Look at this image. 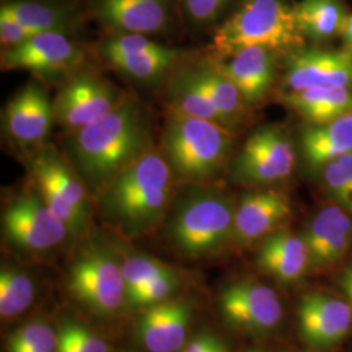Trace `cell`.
<instances>
[{
  "label": "cell",
  "mask_w": 352,
  "mask_h": 352,
  "mask_svg": "<svg viewBox=\"0 0 352 352\" xmlns=\"http://www.w3.org/2000/svg\"><path fill=\"white\" fill-rule=\"evenodd\" d=\"M68 289L96 315L113 316L126 298L123 266L116 253L106 244L87 243L71 265Z\"/></svg>",
  "instance_id": "obj_7"
},
{
  "label": "cell",
  "mask_w": 352,
  "mask_h": 352,
  "mask_svg": "<svg viewBox=\"0 0 352 352\" xmlns=\"http://www.w3.org/2000/svg\"><path fill=\"white\" fill-rule=\"evenodd\" d=\"M63 145L64 157L87 188L101 190L154 146L151 113L141 102L126 94L111 113L69 132Z\"/></svg>",
  "instance_id": "obj_1"
},
{
  "label": "cell",
  "mask_w": 352,
  "mask_h": 352,
  "mask_svg": "<svg viewBox=\"0 0 352 352\" xmlns=\"http://www.w3.org/2000/svg\"><path fill=\"white\" fill-rule=\"evenodd\" d=\"M0 12L10 14L36 33L74 34L90 19L87 0H4Z\"/></svg>",
  "instance_id": "obj_20"
},
{
  "label": "cell",
  "mask_w": 352,
  "mask_h": 352,
  "mask_svg": "<svg viewBox=\"0 0 352 352\" xmlns=\"http://www.w3.org/2000/svg\"><path fill=\"white\" fill-rule=\"evenodd\" d=\"M38 33L23 25L7 13L0 12V42L3 50L23 45Z\"/></svg>",
  "instance_id": "obj_36"
},
{
  "label": "cell",
  "mask_w": 352,
  "mask_h": 352,
  "mask_svg": "<svg viewBox=\"0 0 352 352\" xmlns=\"http://www.w3.org/2000/svg\"><path fill=\"white\" fill-rule=\"evenodd\" d=\"M3 231L13 245L32 252L51 250L69 234L36 188L28 189L8 204L3 213Z\"/></svg>",
  "instance_id": "obj_12"
},
{
  "label": "cell",
  "mask_w": 352,
  "mask_h": 352,
  "mask_svg": "<svg viewBox=\"0 0 352 352\" xmlns=\"http://www.w3.org/2000/svg\"><path fill=\"white\" fill-rule=\"evenodd\" d=\"M124 96L97 72L77 69L52 101L55 122L75 132L111 113Z\"/></svg>",
  "instance_id": "obj_9"
},
{
  "label": "cell",
  "mask_w": 352,
  "mask_h": 352,
  "mask_svg": "<svg viewBox=\"0 0 352 352\" xmlns=\"http://www.w3.org/2000/svg\"><path fill=\"white\" fill-rule=\"evenodd\" d=\"M234 0H176L180 19L192 29L217 26Z\"/></svg>",
  "instance_id": "obj_32"
},
{
  "label": "cell",
  "mask_w": 352,
  "mask_h": 352,
  "mask_svg": "<svg viewBox=\"0 0 352 352\" xmlns=\"http://www.w3.org/2000/svg\"><path fill=\"white\" fill-rule=\"evenodd\" d=\"M351 215L340 205H330L311 219L302 235L311 267L324 269L344 258L352 243Z\"/></svg>",
  "instance_id": "obj_19"
},
{
  "label": "cell",
  "mask_w": 352,
  "mask_h": 352,
  "mask_svg": "<svg viewBox=\"0 0 352 352\" xmlns=\"http://www.w3.org/2000/svg\"><path fill=\"white\" fill-rule=\"evenodd\" d=\"M34 299L32 279L12 267L0 270V315L10 318L21 315Z\"/></svg>",
  "instance_id": "obj_29"
},
{
  "label": "cell",
  "mask_w": 352,
  "mask_h": 352,
  "mask_svg": "<svg viewBox=\"0 0 352 352\" xmlns=\"http://www.w3.org/2000/svg\"><path fill=\"white\" fill-rule=\"evenodd\" d=\"M179 283L176 273L157 278L146 283L145 286L136 289L133 294L126 296V304L129 308L151 307L164 302L175 291Z\"/></svg>",
  "instance_id": "obj_35"
},
{
  "label": "cell",
  "mask_w": 352,
  "mask_h": 352,
  "mask_svg": "<svg viewBox=\"0 0 352 352\" xmlns=\"http://www.w3.org/2000/svg\"><path fill=\"white\" fill-rule=\"evenodd\" d=\"M122 266L126 280V296L157 278L175 273L170 265L151 256L132 252H128L124 256Z\"/></svg>",
  "instance_id": "obj_31"
},
{
  "label": "cell",
  "mask_w": 352,
  "mask_h": 352,
  "mask_svg": "<svg viewBox=\"0 0 352 352\" xmlns=\"http://www.w3.org/2000/svg\"><path fill=\"white\" fill-rule=\"evenodd\" d=\"M340 36H342L343 41H344L346 49L352 51V13L351 14H347Z\"/></svg>",
  "instance_id": "obj_38"
},
{
  "label": "cell",
  "mask_w": 352,
  "mask_h": 352,
  "mask_svg": "<svg viewBox=\"0 0 352 352\" xmlns=\"http://www.w3.org/2000/svg\"><path fill=\"white\" fill-rule=\"evenodd\" d=\"M292 212L289 196L277 189H258L241 195L235 208L234 238L248 245L277 231Z\"/></svg>",
  "instance_id": "obj_18"
},
{
  "label": "cell",
  "mask_w": 352,
  "mask_h": 352,
  "mask_svg": "<svg viewBox=\"0 0 352 352\" xmlns=\"http://www.w3.org/2000/svg\"><path fill=\"white\" fill-rule=\"evenodd\" d=\"M84 60V50L74 34L42 32L23 45L1 52L3 69H24L38 76L72 75Z\"/></svg>",
  "instance_id": "obj_13"
},
{
  "label": "cell",
  "mask_w": 352,
  "mask_h": 352,
  "mask_svg": "<svg viewBox=\"0 0 352 352\" xmlns=\"http://www.w3.org/2000/svg\"><path fill=\"white\" fill-rule=\"evenodd\" d=\"M190 320L187 302L151 305L140 318L138 334L149 352H176L186 342Z\"/></svg>",
  "instance_id": "obj_22"
},
{
  "label": "cell",
  "mask_w": 352,
  "mask_h": 352,
  "mask_svg": "<svg viewBox=\"0 0 352 352\" xmlns=\"http://www.w3.org/2000/svg\"><path fill=\"white\" fill-rule=\"evenodd\" d=\"M55 122L52 101L36 81L17 91L4 109V129L19 145L36 148L49 138Z\"/></svg>",
  "instance_id": "obj_15"
},
{
  "label": "cell",
  "mask_w": 352,
  "mask_h": 352,
  "mask_svg": "<svg viewBox=\"0 0 352 352\" xmlns=\"http://www.w3.org/2000/svg\"><path fill=\"white\" fill-rule=\"evenodd\" d=\"M260 269L283 285L298 282L311 267L304 236L277 230L265 236L257 253Z\"/></svg>",
  "instance_id": "obj_23"
},
{
  "label": "cell",
  "mask_w": 352,
  "mask_h": 352,
  "mask_svg": "<svg viewBox=\"0 0 352 352\" xmlns=\"http://www.w3.org/2000/svg\"><path fill=\"white\" fill-rule=\"evenodd\" d=\"M320 173L327 195L340 208L352 214V153L325 164Z\"/></svg>",
  "instance_id": "obj_30"
},
{
  "label": "cell",
  "mask_w": 352,
  "mask_h": 352,
  "mask_svg": "<svg viewBox=\"0 0 352 352\" xmlns=\"http://www.w3.org/2000/svg\"><path fill=\"white\" fill-rule=\"evenodd\" d=\"M295 16L302 36L318 43L342 34L347 17L342 0H300Z\"/></svg>",
  "instance_id": "obj_28"
},
{
  "label": "cell",
  "mask_w": 352,
  "mask_h": 352,
  "mask_svg": "<svg viewBox=\"0 0 352 352\" xmlns=\"http://www.w3.org/2000/svg\"><path fill=\"white\" fill-rule=\"evenodd\" d=\"M234 142L232 129L170 110L162 136V154L175 177L187 183H204L230 164Z\"/></svg>",
  "instance_id": "obj_5"
},
{
  "label": "cell",
  "mask_w": 352,
  "mask_h": 352,
  "mask_svg": "<svg viewBox=\"0 0 352 352\" xmlns=\"http://www.w3.org/2000/svg\"><path fill=\"white\" fill-rule=\"evenodd\" d=\"M58 352H110L104 340L87 327L65 321L58 333Z\"/></svg>",
  "instance_id": "obj_34"
},
{
  "label": "cell",
  "mask_w": 352,
  "mask_h": 352,
  "mask_svg": "<svg viewBox=\"0 0 352 352\" xmlns=\"http://www.w3.org/2000/svg\"><path fill=\"white\" fill-rule=\"evenodd\" d=\"M87 7L106 34H166L180 17L176 0H87Z\"/></svg>",
  "instance_id": "obj_11"
},
{
  "label": "cell",
  "mask_w": 352,
  "mask_h": 352,
  "mask_svg": "<svg viewBox=\"0 0 352 352\" xmlns=\"http://www.w3.org/2000/svg\"><path fill=\"white\" fill-rule=\"evenodd\" d=\"M304 162L318 171L352 153V111L324 124H309L300 139Z\"/></svg>",
  "instance_id": "obj_24"
},
{
  "label": "cell",
  "mask_w": 352,
  "mask_h": 352,
  "mask_svg": "<svg viewBox=\"0 0 352 352\" xmlns=\"http://www.w3.org/2000/svg\"><path fill=\"white\" fill-rule=\"evenodd\" d=\"M189 68L213 101L226 126L234 131L243 122L247 106L239 89L217 67L214 60H202L189 65Z\"/></svg>",
  "instance_id": "obj_26"
},
{
  "label": "cell",
  "mask_w": 352,
  "mask_h": 352,
  "mask_svg": "<svg viewBox=\"0 0 352 352\" xmlns=\"http://www.w3.org/2000/svg\"><path fill=\"white\" fill-rule=\"evenodd\" d=\"M219 311L228 327L245 333H267L282 321L283 308L277 292L269 286L241 280L219 296Z\"/></svg>",
  "instance_id": "obj_14"
},
{
  "label": "cell",
  "mask_w": 352,
  "mask_h": 352,
  "mask_svg": "<svg viewBox=\"0 0 352 352\" xmlns=\"http://www.w3.org/2000/svg\"><path fill=\"white\" fill-rule=\"evenodd\" d=\"M286 91L312 87L352 89V51L296 50L283 76Z\"/></svg>",
  "instance_id": "obj_17"
},
{
  "label": "cell",
  "mask_w": 352,
  "mask_h": 352,
  "mask_svg": "<svg viewBox=\"0 0 352 352\" xmlns=\"http://www.w3.org/2000/svg\"><path fill=\"white\" fill-rule=\"evenodd\" d=\"M296 314L302 340L315 349H330L340 344L351 329V305L331 295H304Z\"/></svg>",
  "instance_id": "obj_16"
},
{
  "label": "cell",
  "mask_w": 352,
  "mask_h": 352,
  "mask_svg": "<svg viewBox=\"0 0 352 352\" xmlns=\"http://www.w3.org/2000/svg\"><path fill=\"white\" fill-rule=\"evenodd\" d=\"M174 179L162 151L153 146L101 189L104 218L128 238L151 232L170 206Z\"/></svg>",
  "instance_id": "obj_2"
},
{
  "label": "cell",
  "mask_w": 352,
  "mask_h": 352,
  "mask_svg": "<svg viewBox=\"0 0 352 352\" xmlns=\"http://www.w3.org/2000/svg\"><path fill=\"white\" fill-rule=\"evenodd\" d=\"M170 110L226 126L215 104L206 94L189 65L177 69L167 85ZM228 128V126H227Z\"/></svg>",
  "instance_id": "obj_27"
},
{
  "label": "cell",
  "mask_w": 352,
  "mask_h": 352,
  "mask_svg": "<svg viewBox=\"0 0 352 352\" xmlns=\"http://www.w3.org/2000/svg\"><path fill=\"white\" fill-rule=\"evenodd\" d=\"M276 51L266 47H247L214 63L239 89L247 104L263 101L276 80Z\"/></svg>",
  "instance_id": "obj_21"
},
{
  "label": "cell",
  "mask_w": 352,
  "mask_h": 352,
  "mask_svg": "<svg viewBox=\"0 0 352 352\" xmlns=\"http://www.w3.org/2000/svg\"><path fill=\"white\" fill-rule=\"evenodd\" d=\"M342 287L344 289L352 308V264L344 270L342 276Z\"/></svg>",
  "instance_id": "obj_39"
},
{
  "label": "cell",
  "mask_w": 352,
  "mask_h": 352,
  "mask_svg": "<svg viewBox=\"0 0 352 352\" xmlns=\"http://www.w3.org/2000/svg\"><path fill=\"white\" fill-rule=\"evenodd\" d=\"M7 349L8 352H54L58 349V334L47 324H28L8 338Z\"/></svg>",
  "instance_id": "obj_33"
},
{
  "label": "cell",
  "mask_w": 352,
  "mask_h": 352,
  "mask_svg": "<svg viewBox=\"0 0 352 352\" xmlns=\"http://www.w3.org/2000/svg\"><path fill=\"white\" fill-rule=\"evenodd\" d=\"M250 352H260V351H250Z\"/></svg>",
  "instance_id": "obj_41"
},
{
  "label": "cell",
  "mask_w": 352,
  "mask_h": 352,
  "mask_svg": "<svg viewBox=\"0 0 352 352\" xmlns=\"http://www.w3.org/2000/svg\"><path fill=\"white\" fill-rule=\"evenodd\" d=\"M304 36L299 29L295 6L287 0H243L236 10L214 29L209 50L223 60L247 47L296 51Z\"/></svg>",
  "instance_id": "obj_4"
},
{
  "label": "cell",
  "mask_w": 352,
  "mask_h": 352,
  "mask_svg": "<svg viewBox=\"0 0 352 352\" xmlns=\"http://www.w3.org/2000/svg\"><path fill=\"white\" fill-rule=\"evenodd\" d=\"M282 101L309 124H324L352 111V89L346 87H312L285 91Z\"/></svg>",
  "instance_id": "obj_25"
},
{
  "label": "cell",
  "mask_w": 352,
  "mask_h": 352,
  "mask_svg": "<svg viewBox=\"0 0 352 352\" xmlns=\"http://www.w3.org/2000/svg\"><path fill=\"white\" fill-rule=\"evenodd\" d=\"M298 161L296 148L283 126L257 128L230 162L231 177L250 186H269L287 179Z\"/></svg>",
  "instance_id": "obj_8"
},
{
  "label": "cell",
  "mask_w": 352,
  "mask_h": 352,
  "mask_svg": "<svg viewBox=\"0 0 352 352\" xmlns=\"http://www.w3.org/2000/svg\"><path fill=\"white\" fill-rule=\"evenodd\" d=\"M37 352H47V351H37Z\"/></svg>",
  "instance_id": "obj_40"
},
{
  "label": "cell",
  "mask_w": 352,
  "mask_h": 352,
  "mask_svg": "<svg viewBox=\"0 0 352 352\" xmlns=\"http://www.w3.org/2000/svg\"><path fill=\"white\" fill-rule=\"evenodd\" d=\"M100 52L119 75L141 85L161 82L180 59L176 49L142 34H106Z\"/></svg>",
  "instance_id": "obj_10"
},
{
  "label": "cell",
  "mask_w": 352,
  "mask_h": 352,
  "mask_svg": "<svg viewBox=\"0 0 352 352\" xmlns=\"http://www.w3.org/2000/svg\"><path fill=\"white\" fill-rule=\"evenodd\" d=\"M183 352H227V347L219 337L202 333L190 340Z\"/></svg>",
  "instance_id": "obj_37"
},
{
  "label": "cell",
  "mask_w": 352,
  "mask_h": 352,
  "mask_svg": "<svg viewBox=\"0 0 352 352\" xmlns=\"http://www.w3.org/2000/svg\"><path fill=\"white\" fill-rule=\"evenodd\" d=\"M190 184L171 205L166 232L176 251L199 258L217 253L232 240L236 204L223 189Z\"/></svg>",
  "instance_id": "obj_3"
},
{
  "label": "cell",
  "mask_w": 352,
  "mask_h": 352,
  "mask_svg": "<svg viewBox=\"0 0 352 352\" xmlns=\"http://www.w3.org/2000/svg\"><path fill=\"white\" fill-rule=\"evenodd\" d=\"M26 164L36 189L52 214L63 222L69 234H82L90 217L87 186L64 154L42 144L29 153Z\"/></svg>",
  "instance_id": "obj_6"
}]
</instances>
